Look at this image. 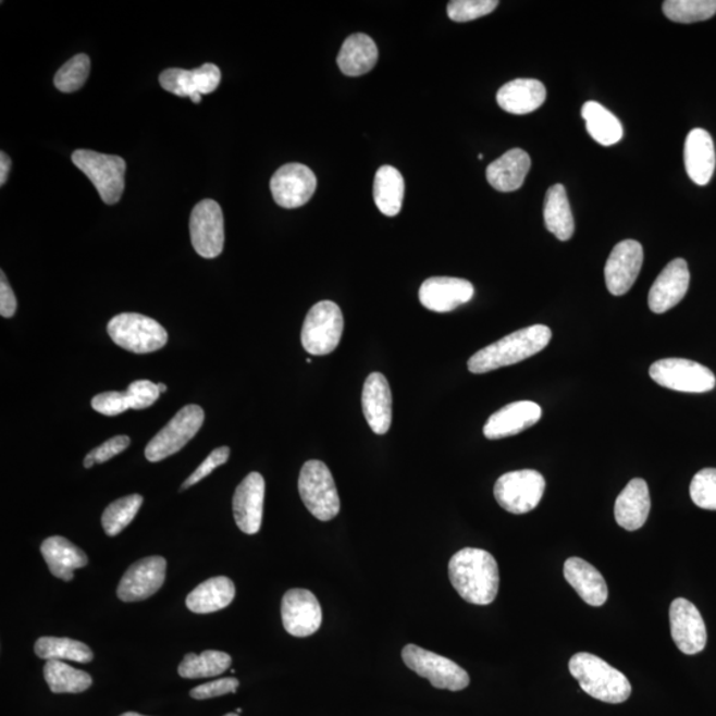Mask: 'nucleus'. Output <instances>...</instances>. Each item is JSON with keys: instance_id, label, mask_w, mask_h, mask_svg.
<instances>
[{"instance_id": "nucleus-30", "label": "nucleus", "mask_w": 716, "mask_h": 716, "mask_svg": "<svg viewBox=\"0 0 716 716\" xmlns=\"http://www.w3.org/2000/svg\"><path fill=\"white\" fill-rule=\"evenodd\" d=\"M379 62V48L366 34L350 35L344 41L337 57V64L344 75L361 76L374 69Z\"/></svg>"}, {"instance_id": "nucleus-21", "label": "nucleus", "mask_w": 716, "mask_h": 716, "mask_svg": "<svg viewBox=\"0 0 716 716\" xmlns=\"http://www.w3.org/2000/svg\"><path fill=\"white\" fill-rule=\"evenodd\" d=\"M690 287V271L684 259H675L655 279L649 293V307L661 314L682 301Z\"/></svg>"}, {"instance_id": "nucleus-52", "label": "nucleus", "mask_w": 716, "mask_h": 716, "mask_svg": "<svg viewBox=\"0 0 716 716\" xmlns=\"http://www.w3.org/2000/svg\"><path fill=\"white\" fill-rule=\"evenodd\" d=\"M224 716H239V715L238 714H227V715H224Z\"/></svg>"}, {"instance_id": "nucleus-22", "label": "nucleus", "mask_w": 716, "mask_h": 716, "mask_svg": "<svg viewBox=\"0 0 716 716\" xmlns=\"http://www.w3.org/2000/svg\"><path fill=\"white\" fill-rule=\"evenodd\" d=\"M543 410L532 400H519L494 412L484 424L485 439L495 441L517 435L540 421Z\"/></svg>"}, {"instance_id": "nucleus-10", "label": "nucleus", "mask_w": 716, "mask_h": 716, "mask_svg": "<svg viewBox=\"0 0 716 716\" xmlns=\"http://www.w3.org/2000/svg\"><path fill=\"white\" fill-rule=\"evenodd\" d=\"M203 421L205 411L200 406H185L148 443L147 448H145V457L149 462H160V460L169 458L170 455L178 453L197 435Z\"/></svg>"}, {"instance_id": "nucleus-35", "label": "nucleus", "mask_w": 716, "mask_h": 716, "mask_svg": "<svg viewBox=\"0 0 716 716\" xmlns=\"http://www.w3.org/2000/svg\"><path fill=\"white\" fill-rule=\"evenodd\" d=\"M45 678L54 694H78L92 686V677L83 670L66 665L63 661H47Z\"/></svg>"}, {"instance_id": "nucleus-2", "label": "nucleus", "mask_w": 716, "mask_h": 716, "mask_svg": "<svg viewBox=\"0 0 716 716\" xmlns=\"http://www.w3.org/2000/svg\"><path fill=\"white\" fill-rule=\"evenodd\" d=\"M551 338L552 331L547 325L523 328L477 351L467 362V367L471 373L483 374L515 366L542 351L547 347Z\"/></svg>"}, {"instance_id": "nucleus-44", "label": "nucleus", "mask_w": 716, "mask_h": 716, "mask_svg": "<svg viewBox=\"0 0 716 716\" xmlns=\"http://www.w3.org/2000/svg\"><path fill=\"white\" fill-rule=\"evenodd\" d=\"M131 445V439L126 435H118L108 440L101 446L94 448L84 459L85 469H90L95 464H106L107 460L126 450Z\"/></svg>"}, {"instance_id": "nucleus-43", "label": "nucleus", "mask_w": 716, "mask_h": 716, "mask_svg": "<svg viewBox=\"0 0 716 716\" xmlns=\"http://www.w3.org/2000/svg\"><path fill=\"white\" fill-rule=\"evenodd\" d=\"M126 397L129 400L131 409L143 410L150 408L160 397L159 385L149 380H139L132 382L127 386Z\"/></svg>"}, {"instance_id": "nucleus-46", "label": "nucleus", "mask_w": 716, "mask_h": 716, "mask_svg": "<svg viewBox=\"0 0 716 716\" xmlns=\"http://www.w3.org/2000/svg\"><path fill=\"white\" fill-rule=\"evenodd\" d=\"M229 458L230 448L227 446L215 448V450L212 452L209 457L203 460L202 465H200L198 469L194 471L189 478L186 479V482L182 484L181 490L189 489L192 485L202 481V479L209 477L212 471L218 469V467L226 464Z\"/></svg>"}, {"instance_id": "nucleus-1", "label": "nucleus", "mask_w": 716, "mask_h": 716, "mask_svg": "<svg viewBox=\"0 0 716 716\" xmlns=\"http://www.w3.org/2000/svg\"><path fill=\"white\" fill-rule=\"evenodd\" d=\"M448 578L454 590L467 603L490 605L499 592V568L487 551L464 548L448 563Z\"/></svg>"}, {"instance_id": "nucleus-31", "label": "nucleus", "mask_w": 716, "mask_h": 716, "mask_svg": "<svg viewBox=\"0 0 716 716\" xmlns=\"http://www.w3.org/2000/svg\"><path fill=\"white\" fill-rule=\"evenodd\" d=\"M235 598V585L232 580L218 576L202 582L186 598V606L198 615H208L227 608Z\"/></svg>"}, {"instance_id": "nucleus-23", "label": "nucleus", "mask_w": 716, "mask_h": 716, "mask_svg": "<svg viewBox=\"0 0 716 716\" xmlns=\"http://www.w3.org/2000/svg\"><path fill=\"white\" fill-rule=\"evenodd\" d=\"M362 411L372 432L384 435L392 427V392L385 375H368L362 390Z\"/></svg>"}, {"instance_id": "nucleus-3", "label": "nucleus", "mask_w": 716, "mask_h": 716, "mask_svg": "<svg viewBox=\"0 0 716 716\" xmlns=\"http://www.w3.org/2000/svg\"><path fill=\"white\" fill-rule=\"evenodd\" d=\"M569 672L582 691L594 700L618 705L629 700L632 684L620 670L591 653H578L569 659Z\"/></svg>"}, {"instance_id": "nucleus-32", "label": "nucleus", "mask_w": 716, "mask_h": 716, "mask_svg": "<svg viewBox=\"0 0 716 716\" xmlns=\"http://www.w3.org/2000/svg\"><path fill=\"white\" fill-rule=\"evenodd\" d=\"M544 222L551 234L558 240H569L575 234V220L566 187L551 186L544 200Z\"/></svg>"}, {"instance_id": "nucleus-9", "label": "nucleus", "mask_w": 716, "mask_h": 716, "mask_svg": "<svg viewBox=\"0 0 716 716\" xmlns=\"http://www.w3.org/2000/svg\"><path fill=\"white\" fill-rule=\"evenodd\" d=\"M545 479L535 470L507 472L497 479L494 495L497 503L507 513L523 515L531 513L542 502Z\"/></svg>"}, {"instance_id": "nucleus-45", "label": "nucleus", "mask_w": 716, "mask_h": 716, "mask_svg": "<svg viewBox=\"0 0 716 716\" xmlns=\"http://www.w3.org/2000/svg\"><path fill=\"white\" fill-rule=\"evenodd\" d=\"M92 408L100 415L114 417L131 409L125 392H106L92 398Z\"/></svg>"}, {"instance_id": "nucleus-6", "label": "nucleus", "mask_w": 716, "mask_h": 716, "mask_svg": "<svg viewBox=\"0 0 716 716\" xmlns=\"http://www.w3.org/2000/svg\"><path fill=\"white\" fill-rule=\"evenodd\" d=\"M303 503L321 521L335 519L340 513V497L331 470L320 460H308L299 477Z\"/></svg>"}, {"instance_id": "nucleus-4", "label": "nucleus", "mask_w": 716, "mask_h": 716, "mask_svg": "<svg viewBox=\"0 0 716 716\" xmlns=\"http://www.w3.org/2000/svg\"><path fill=\"white\" fill-rule=\"evenodd\" d=\"M109 336L120 348L144 355L160 350L168 343V332L159 321L139 313H120L108 324Z\"/></svg>"}, {"instance_id": "nucleus-37", "label": "nucleus", "mask_w": 716, "mask_h": 716, "mask_svg": "<svg viewBox=\"0 0 716 716\" xmlns=\"http://www.w3.org/2000/svg\"><path fill=\"white\" fill-rule=\"evenodd\" d=\"M232 657L227 653L206 651L200 655H185L178 667V675L186 679L211 678L223 675L232 666Z\"/></svg>"}, {"instance_id": "nucleus-27", "label": "nucleus", "mask_w": 716, "mask_h": 716, "mask_svg": "<svg viewBox=\"0 0 716 716\" xmlns=\"http://www.w3.org/2000/svg\"><path fill=\"white\" fill-rule=\"evenodd\" d=\"M547 97L542 82L535 78H517L497 90V104L511 114H528L542 107Z\"/></svg>"}, {"instance_id": "nucleus-26", "label": "nucleus", "mask_w": 716, "mask_h": 716, "mask_svg": "<svg viewBox=\"0 0 716 716\" xmlns=\"http://www.w3.org/2000/svg\"><path fill=\"white\" fill-rule=\"evenodd\" d=\"M564 578L588 605L603 606L608 600V585L603 575L580 557H570L564 564Z\"/></svg>"}, {"instance_id": "nucleus-51", "label": "nucleus", "mask_w": 716, "mask_h": 716, "mask_svg": "<svg viewBox=\"0 0 716 716\" xmlns=\"http://www.w3.org/2000/svg\"><path fill=\"white\" fill-rule=\"evenodd\" d=\"M120 716H145V715H139L137 713H125V714L120 715Z\"/></svg>"}, {"instance_id": "nucleus-17", "label": "nucleus", "mask_w": 716, "mask_h": 716, "mask_svg": "<svg viewBox=\"0 0 716 716\" xmlns=\"http://www.w3.org/2000/svg\"><path fill=\"white\" fill-rule=\"evenodd\" d=\"M284 629L294 637H309L318 632L323 622L319 600L307 590H291L282 601Z\"/></svg>"}, {"instance_id": "nucleus-18", "label": "nucleus", "mask_w": 716, "mask_h": 716, "mask_svg": "<svg viewBox=\"0 0 716 716\" xmlns=\"http://www.w3.org/2000/svg\"><path fill=\"white\" fill-rule=\"evenodd\" d=\"M221 70L215 64H203L199 69L186 71L170 69L160 76L161 87L180 97H190L194 104H199L202 95H209L220 87Z\"/></svg>"}, {"instance_id": "nucleus-13", "label": "nucleus", "mask_w": 716, "mask_h": 716, "mask_svg": "<svg viewBox=\"0 0 716 716\" xmlns=\"http://www.w3.org/2000/svg\"><path fill=\"white\" fill-rule=\"evenodd\" d=\"M272 197L284 209L305 206L317 192V175L303 163H287L272 175L270 182Z\"/></svg>"}, {"instance_id": "nucleus-11", "label": "nucleus", "mask_w": 716, "mask_h": 716, "mask_svg": "<svg viewBox=\"0 0 716 716\" xmlns=\"http://www.w3.org/2000/svg\"><path fill=\"white\" fill-rule=\"evenodd\" d=\"M649 374L658 385L676 392L707 393L716 385L712 370L684 358H665L654 362Z\"/></svg>"}, {"instance_id": "nucleus-15", "label": "nucleus", "mask_w": 716, "mask_h": 716, "mask_svg": "<svg viewBox=\"0 0 716 716\" xmlns=\"http://www.w3.org/2000/svg\"><path fill=\"white\" fill-rule=\"evenodd\" d=\"M671 637L683 654L694 655L706 647L707 630L701 612L686 598H676L670 605Z\"/></svg>"}, {"instance_id": "nucleus-12", "label": "nucleus", "mask_w": 716, "mask_h": 716, "mask_svg": "<svg viewBox=\"0 0 716 716\" xmlns=\"http://www.w3.org/2000/svg\"><path fill=\"white\" fill-rule=\"evenodd\" d=\"M190 236L194 250L200 257H220L224 246V220L221 206L212 199H205L193 209Z\"/></svg>"}, {"instance_id": "nucleus-5", "label": "nucleus", "mask_w": 716, "mask_h": 716, "mask_svg": "<svg viewBox=\"0 0 716 716\" xmlns=\"http://www.w3.org/2000/svg\"><path fill=\"white\" fill-rule=\"evenodd\" d=\"M343 332L342 309L336 303L319 301L309 309L305 324H303L301 344L309 355H330L342 342Z\"/></svg>"}, {"instance_id": "nucleus-48", "label": "nucleus", "mask_w": 716, "mask_h": 716, "mask_svg": "<svg viewBox=\"0 0 716 716\" xmlns=\"http://www.w3.org/2000/svg\"><path fill=\"white\" fill-rule=\"evenodd\" d=\"M16 307L14 291L10 287L8 277H5L2 271V282H0V314L5 319H10L14 317Z\"/></svg>"}, {"instance_id": "nucleus-42", "label": "nucleus", "mask_w": 716, "mask_h": 716, "mask_svg": "<svg viewBox=\"0 0 716 716\" xmlns=\"http://www.w3.org/2000/svg\"><path fill=\"white\" fill-rule=\"evenodd\" d=\"M497 5L496 0H453L447 5V15L453 22H471L491 14Z\"/></svg>"}, {"instance_id": "nucleus-24", "label": "nucleus", "mask_w": 716, "mask_h": 716, "mask_svg": "<svg viewBox=\"0 0 716 716\" xmlns=\"http://www.w3.org/2000/svg\"><path fill=\"white\" fill-rule=\"evenodd\" d=\"M652 502L647 483L641 478L630 481L618 495L615 505L617 524L627 531H637L646 523Z\"/></svg>"}, {"instance_id": "nucleus-38", "label": "nucleus", "mask_w": 716, "mask_h": 716, "mask_svg": "<svg viewBox=\"0 0 716 716\" xmlns=\"http://www.w3.org/2000/svg\"><path fill=\"white\" fill-rule=\"evenodd\" d=\"M144 497L138 494L121 497L109 505L102 514L101 523L108 536H118L136 518Z\"/></svg>"}, {"instance_id": "nucleus-7", "label": "nucleus", "mask_w": 716, "mask_h": 716, "mask_svg": "<svg viewBox=\"0 0 716 716\" xmlns=\"http://www.w3.org/2000/svg\"><path fill=\"white\" fill-rule=\"evenodd\" d=\"M72 162L92 182L107 205L118 203L125 187L126 162L119 156L97 153L94 150H76Z\"/></svg>"}, {"instance_id": "nucleus-34", "label": "nucleus", "mask_w": 716, "mask_h": 716, "mask_svg": "<svg viewBox=\"0 0 716 716\" xmlns=\"http://www.w3.org/2000/svg\"><path fill=\"white\" fill-rule=\"evenodd\" d=\"M581 116L585 120L587 131L594 141L604 147H612L621 141L624 127L620 120L598 102H585L581 109Z\"/></svg>"}, {"instance_id": "nucleus-14", "label": "nucleus", "mask_w": 716, "mask_h": 716, "mask_svg": "<svg viewBox=\"0 0 716 716\" xmlns=\"http://www.w3.org/2000/svg\"><path fill=\"white\" fill-rule=\"evenodd\" d=\"M166 578V560L150 556L132 564L121 579L118 596L124 603L147 600L161 590Z\"/></svg>"}, {"instance_id": "nucleus-29", "label": "nucleus", "mask_w": 716, "mask_h": 716, "mask_svg": "<svg viewBox=\"0 0 716 716\" xmlns=\"http://www.w3.org/2000/svg\"><path fill=\"white\" fill-rule=\"evenodd\" d=\"M41 555L54 578L74 580V572L88 564V557L74 543L62 536L48 538L42 542Z\"/></svg>"}, {"instance_id": "nucleus-47", "label": "nucleus", "mask_w": 716, "mask_h": 716, "mask_svg": "<svg viewBox=\"0 0 716 716\" xmlns=\"http://www.w3.org/2000/svg\"><path fill=\"white\" fill-rule=\"evenodd\" d=\"M239 688L238 679L232 678H222L217 679L209 683L200 684L198 688H194L190 691V696L194 700L203 701L211 700V698L222 696L226 694H234Z\"/></svg>"}, {"instance_id": "nucleus-50", "label": "nucleus", "mask_w": 716, "mask_h": 716, "mask_svg": "<svg viewBox=\"0 0 716 716\" xmlns=\"http://www.w3.org/2000/svg\"><path fill=\"white\" fill-rule=\"evenodd\" d=\"M157 385H159L160 393H165L166 392L168 387H166L165 384H157Z\"/></svg>"}, {"instance_id": "nucleus-8", "label": "nucleus", "mask_w": 716, "mask_h": 716, "mask_svg": "<svg viewBox=\"0 0 716 716\" xmlns=\"http://www.w3.org/2000/svg\"><path fill=\"white\" fill-rule=\"evenodd\" d=\"M403 659L410 670L427 678L435 689L460 691L470 684V677L464 667L412 643L404 647Z\"/></svg>"}, {"instance_id": "nucleus-39", "label": "nucleus", "mask_w": 716, "mask_h": 716, "mask_svg": "<svg viewBox=\"0 0 716 716\" xmlns=\"http://www.w3.org/2000/svg\"><path fill=\"white\" fill-rule=\"evenodd\" d=\"M663 9L676 23L705 22L716 14V0H666Z\"/></svg>"}, {"instance_id": "nucleus-49", "label": "nucleus", "mask_w": 716, "mask_h": 716, "mask_svg": "<svg viewBox=\"0 0 716 716\" xmlns=\"http://www.w3.org/2000/svg\"><path fill=\"white\" fill-rule=\"evenodd\" d=\"M10 170H11L10 157L5 155L4 151H2V153H0V185H4L5 181H8Z\"/></svg>"}, {"instance_id": "nucleus-33", "label": "nucleus", "mask_w": 716, "mask_h": 716, "mask_svg": "<svg viewBox=\"0 0 716 716\" xmlns=\"http://www.w3.org/2000/svg\"><path fill=\"white\" fill-rule=\"evenodd\" d=\"M405 181L399 170L391 165L381 166L375 173L373 196L382 214L396 217L403 209Z\"/></svg>"}, {"instance_id": "nucleus-41", "label": "nucleus", "mask_w": 716, "mask_h": 716, "mask_svg": "<svg viewBox=\"0 0 716 716\" xmlns=\"http://www.w3.org/2000/svg\"><path fill=\"white\" fill-rule=\"evenodd\" d=\"M690 496L695 506L716 511V469L696 472L690 484Z\"/></svg>"}, {"instance_id": "nucleus-19", "label": "nucleus", "mask_w": 716, "mask_h": 716, "mask_svg": "<svg viewBox=\"0 0 716 716\" xmlns=\"http://www.w3.org/2000/svg\"><path fill=\"white\" fill-rule=\"evenodd\" d=\"M474 294V285L466 279L435 276L422 283L420 301L430 311L447 313L469 303Z\"/></svg>"}, {"instance_id": "nucleus-25", "label": "nucleus", "mask_w": 716, "mask_h": 716, "mask_svg": "<svg viewBox=\"0 0 716 716\" xmlns=\"http://www.w3.org/2000/svg\"><path fill=\"white\" fill-rule=\"evenodd\" d=\"M716 157L713 137L705 129H693L684 144L686 172L694 184L705 186L712 181Z\"/></svg>"}, {"instance_id": "nucleus-36", "label": "nucleus", "mask_w": 716, "mask_h": 716, "mask_svg": "<svg viewBox=\"0 0 716 716\" xmlns=\"http://www.w3.org/2000/svg\"><path fill=\"white\" fill-rule=\"evenodd\" d=\"M35 653L46 661H75V663H92L94 653L81 641L62 639V637H41L35 643Z\"/></svg>"}, {"instance_id": "nucleus-40", "label": "nucleus", "mask_w": 716, "mask_h": 716, "mask_svg": "<svg viewBox=\"0 0 716 716\" xmlns=\"http://www.w3.org/2000/svg\"><path fill=\"white\" fill-rule=\"evenodd\" d=\"M90 72V60L87 54L81 53L66 62L54 75V87L60 92L72 94L81 89Z\"/></svg>"}, {"instance_id": "nucleus-16", "label": "nucleus", "mask_w": 716, "mask_h": 716, "mask_svg": "<svg viewBox=\"0 0 716 716\" xmlns=\"http://www.w3.org/2000/svg\"><path fill=\"white\" fill-rule=\"evenodd\" d=\"M643 263V248L640 242L627 239L613 248L605 266V282L609 293L622 296L633 287Z\"/></svg>"}, {"instance_id": "nucleus-20", "label": "nucleus", "mask_w": 716, "mask_h": 716, "mask_svg": "<svg viewBox=\"0 0 716 716\" xmlns=\"http://www.w3.org/2000/svg\"><path fill=\"white\" fill-rule=\"evenodd\" d=\"M266 483L259 472H251L236 487L233 511L236 526L247 535H255L262 527Z\"/></svg>"}, {"instance_id": "nucleus-28", "label": "nucleus", "mask_w": 716, "mask_h": 716, "mask_svg": "<svg viewBox=\"0 0 716 716\" xmlns=\"http://www.w3.org/2000/svg\"><path fill=\"white\" fill-rule=\"evenodd\" d=\"M531 169L530 155L523 149H511L501 159L491 162L485 170V177L495 190L511 193L520 189Z\"/></svg>"}]
</instances>
